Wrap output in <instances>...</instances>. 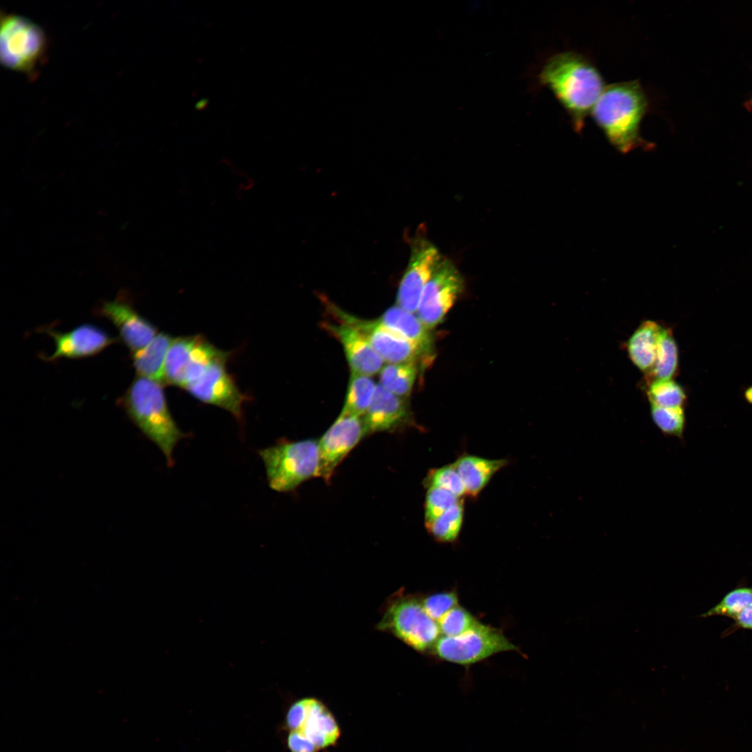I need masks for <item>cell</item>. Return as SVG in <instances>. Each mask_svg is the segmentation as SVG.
<instances>
[{
    "instance_id": "1",
    "label": "cell",
    "mask_w": 752,
    "mask_h": 752,
    "mask_svg": "<svg viewBox=\"0 0 752 752\" xmlns=\"http://www.w3.org/2000/svg\"><path fill=\"white\" fill-rule=\"evenodd\" d=\"M540 80L567 111L577 132L583 128L606 86L597 68L574 52L551 56L542 70Z\"/></svg>"
},
{
    "instance_id": "2",
    "label": "cell",
    "mask_w": 752,
    "mask_h": 752,
    "mask_svg": "<svg viewBox=\"0 0 752 752\" xmlns=\"http://www.w3.org/2000/svg\"><path fill=\"white\" fill-rule=\"evenodd\" d=\"M648 99L637 80L606 86L591 116L609 143L619 152L627 153L653 145L641 137V121L648 111Z\"/></svg>"
},
{
    "instance_id": "3",
    "label": "cell",
    "mask_w": 752,
    "mask_h": 752,
    "mask_svg": "<svg viewBox=\"0 0 752 752\" xmlns=\"http://www.w3.org/2000/svg\"><path fill=\"white\" fill-rule=\"evenodd\" d=\"M129 418L164 455L169 467L174 465L177 444L189 437L177 425L166 404L161 384L139 377L120 401Z\"/></svg>"
},
{
    "instance_id": "4",
    "label": "cell",
    "mask_w": 752,
    "mask_h": 752,
    "mask_svg": "<svg viewBox=\"0 0 752 752\" xmlns=\"http://www.w3.org/2000/svg\"><path fill=\"white\" fill-rule=\"evenodd\" d=\"M258 453L264 463L268 485L274 491L292 492L308 479L317 477L318 440L280 439Z\"/></svg>"
},
{
    "instance_id": "5",
    "label": "cell",
    "mask_w": 752,
    "mask_h": 752,
    "mask_svg": "<svg viewBox=\"0 0 752 752\" xmlns=\"http://www.w3.org/2000/svg\"><path fill=\"white\" fill-rule=\"evenodd\" d=\"M47 46L46 36L38 25L17 15H1L0 58L6 68L34 74L44 61Z\"/></svg>"
},
{
    "instance_id": "6",
    "label": "cell",
    "mask_w": 752,
    "mask_h": 752,
    "mask_svg": "<svg viewBox=\"0 0 752 752\" xmlns=\"http://www.w3.org/2000/svg\"><path fill=\"white\" fill-rule=\"evenodd\" d=\"M377 627L391 632L415 650L432 652L441 636L438 623L426 612L421 600L405 596L386 609Z\"/></svg>"
},
{
    "instance_id": "7",
    "label": "cell",
    "mask_w": 752,
    "mask_h": 752,
    "mask_svg": "<svg viewBox=\"0 0 752 752\" xmlns=\"http://www.w3.org/2000/svg\"><path fill=\"white\" fill-rule=\"evenodd\" d=\"M507 651L519 652L500 629L478 621L458 636H441L432 653L441 660L469 666Z\"/></svg>"
},
{
    "instance_id": "8",
    "label": "cell",
    "mask_w": 752,
    "mask_h": 752,
    "mask_svg": "<svg viewBox=\"0 0 752 752\" xmlns=\"http://www.w3.org/2000/svg\"><path fill=\"white\" fill-rule=\"evenodd\" d=\"M228 352L219 350L201 336L173 340L164 370V382L185 387L212 363L227 361Z\"/></svg>"
},
{
    "instance_id": "9",
    "label": "cell",
    "mask_w": 752,
    "mask_h": 752,
    "mask_svg": "<svg viewBox=\"0 0 752 752\" xmlns=\"http://www.w3.org/2000/svg\"><path fill=\"white\" fill-rule=\"evenodd\" d=\"M328 303L329 311L338 322L357 331L384 361L389 363L416 362L426 350L384 325L379 320H367L353 316Z\"/></svg>"
},
{
    "instance_id": "10",
    "label": "cell",
    "mask_w": 752,
    "mask_h": 752,
    "mask_svg": "<svg viewBox=\"0 0 752 752\" xmlns=\"http://www.w3.org/2000/svg\"><path fill=\"white\" fill-rule=\"evenodd\" d=\"M463 288L464 281L457 267L443 258L423 290L416 311L428 330L441 322Z\"/></svg>"
},
{
    "instance_id": "11",
    "label": "cell",
    "mask_w": 752,
    "mask_h": 752,
    "mask_svg": "<svg viewBox=\"0 0 752 752\" xmlns=\"http://www.w3.org/2000/svg\"><path fill=\"white\" fill-rule=\"evenodd\" d=\"M365 436L361 417L340 413L318 440L317 477L329 483L336 467Z\"/></svg>"
},
{
    "instance_id": "12",
    "label": "cell",
    "mask_w": 752,
    "mask_h": 752,
    "mask_svg": "<svg viewBox=\"0 0 752 752\" xmlns=\"http://www.w3.org/2000/svg\"><path fill=\"white\" fill-rule=\"evenodd\" d=\"M285 723L290 730L301 733L319 750L334 746L340 735L334 716L315 698L294 703L287 712Z\"/></svg>"
},
{
    "instance_id": "13",
    "label": "cell",
    "mask_w": 752,
    "mask_h": 752,
    "mask_svg": "<svg viewBox=\"0 0 752 752\" xmlns=\"http://www.w3.org/2000/svg\"><path fill=\"white\" fill-rule=\"evenodd\" d=\"M442 258L438 249L428 240L419 237L414 240L398 288V306L413 313L417 311L423 290Z\"/></svg>"
},
{
    "instance_id": "14",
    "label": "cell",
    "mask_w": 752,
    "mask_h": 752,
    "mask_svg": "<svg viewBox=\"0 0 752 752\" xmlns=\"http://www.w3.org/2000/svg\"><path fill=\"white\" fill-rule=\"evenodd\" d=\"M226 361L212 363L200 377L185 388L198 400L228 411L242 423V406L246 397L227 372L225 367Z\"/></svg>"
},
{
    "instance_id": "15",
    "label": "cell",
    "mask_w": 752,
    "mask_h": 752,
    "mask_svg": "<svg viewBox=\"0 0 752 752\" xmlns=\"http://www.w3.org/2000/svg\"><path fill=\"white\" fill-rule=\"evenodd\" d=\"M361 418L366 435L395 431L413 423L406 399L393 394L381 384L376 386L372 402Z\"/></svg>"
},
{
    "instance_id": "16",
    "label": "cell",
    "mask_w": 752,
    "mask_h": 752,
    "mask_svg": "<svg viewBox=\"0 0 752 752\" xmlns=\"http://www.w3.org/2000/svg\"><path fill=\"white\" fill-rule=\"evenodd\" d=\"M54 339L56 350L49 356H43L47 361L60 358H80L99 353L107 346L116 342L102 329L90 324L80 325L70 331L61 332L51 329H45Z\"/></svg>"
},
{
    "instance_id": "17",
    "label": "cell",
    "mask_w": 752,
    "mask_h": 752,
    "mask_svg": "<svg viewBox=\"0 0 752 752\" xmlns=\"http://www.w3.org/2000/svg\"><path fill=\"white\" fill-rule=\"evenodd\" d=\"M99 313L115 324L132 353L145 347L157 334L156 328L123 297L103 303Z\"/></svg>"
},
{
    "instance_id": "18",
    "label": "cell",
    "mask_w": 752,
    "mask_h": 752,
    "mask_svg": "<svg viewBox=\"0 0 752 752\" xmlns=\"http://www.w3.org/2000/svg\"><path fill=\"white\" fill-rule=\"evenodd\" d=\"M323 327L343 345L352 373L372 376L381 371L384 360L357 331L339 322H324Z\"/></svg>"
},
{
    "instance_id": "19",
    "label": "cell",
    "mask_w": 752,
    "mask_h": 752,
    "mask_svg": "<svg viewBox=\"0 0 752 752\" xmlns=\"http://www.w3.org/2000/svg\"><path fill=\"white\" fill-rule=\"evenodd\" d=\"M663 327L653 320H645L630 336L627 352L631 361L648 377L655 365L660 334Z\"/></svg>"
},
{
    "instance_id": "20",
    "label": "cell",
    "mask_w": 752,
    "mask_h": 752,
    "mask_svg": "<svg viewBox=\"0 0 752 752\" xmlns=\"http://www.w3.org/2000/svg\"><path fill=\"white\" fill-rule=\"evenodd\" d=\"M508 462L506 459L491 460L467 454L458 457L453 464L463 482L466 494L476 497Z\"/></svg>"
},
{
    "instance_id": "21",
    "label": "cell",
    "mask_w": 752,
    "mask_h": 752,
    "mask_svg": "<svg viewBox=\"0 0 752 752\" xmlns=\"http://www.w3.org/2000/svg\"><path fill=\"white\" fill-rule=\"evenodd\" d=\"M173 340L169 335L159 333L145 347L132 353L133 365L139 377L160 384L164 382L165 361Z\"/></svg>"
},
{
    "instance_id": "22",
    "label": "cell",
    "mask_w": 752,
    "mask_h": 752,
    "mask_svg": "<svg viewBox=\"0 0 752 752\" xmlns=\"http://www.w3.org/2000/svg\"><path fill=\"white\" fill-rule=\"evenodd\" d=\"M379 320L386 327L428 350L431 343L430 330L413 313L396 305L389 308Z\"/></svg>"
},
{
    "instance_id": "23",
    "label": "cell",
    "mask_w": 752,
    "mask_h": 752,
    "mask_svg": "<svg viewBox=\"0 0 752 752\" xmlns=\"http://www.w3.org/2000/svg\"><path fill=\"white\" fill-rule=\"evenodd\" d=\"M380 384L393 394L406 399L418 374L416 362L389 363L379 372Z\"/></svg>"
},
{
    "instance_id": "24",
    "label": "cell",
    "mask_w": 752,
    "mask_h": 752,
    "mask_svg": "<svg viewBox=\"0 0 752 752\" xmlns=\"http://www.w3.org/2000/svg\"><path fill=\"white\" fill-rule=\"evenodd\" d=\"M678 363V350L672 331L662 328L653 369L647 377L648 383L654 380L672 379Z\"/></svg>"
},
{
    "instance_id": "25",
    "label": "cell",
    "mask_w": 752,
    "mask_h": 752,
    "mask_svg": "<svg viewBox=\"0 0 752 752\" xmlns=\"http://www.w3.org/2000/svg\"><path fill=\"white\" fill-rule=\"evenodd\" d=\"M376 386L370 376L352 373L341 413L362 417L372 402Z\"/></svg>"
},
{
    "instance_id": "26",
    "label": "cell",
    "mask_w": 752,
    "mask_h": 752,
    "mask_svg": "<svg viewBox=\"0 0 752 752\" xmlns=\"http://www.w3.org/2000/svg\"><path fill=\"white\" fill-rule=\"evenodd\" d=\"M464 519V502L460 500L439 517L425 524L429 533L439 542H455L462 529Z\"/></svg>"
},
{
    "instance_id": "27",
    "label": "cell",
    "mask_w": 752,
    "mask_h": 752,
    "mask_svg": "<svg viewBox=\"0 0 752 752\" xmlns=\"http://www.w3.org/2000/svg\"><path fill=\"white\" fill-rule=\"evenodd\" d=\"M646 393L650 404L660 407H682L686 399L682 387L672 379L648 382Z\"/></svg>"
},
{
    "instance_id": "28",
    "label": "cell",
    "mask_w": 752,
    "mask_h": 752,
    "mask_svg": "<svg viewBox=\"0 0 752 752\" xmlns=\"http://www.w3.org/2000/svg\"><path fill=\"white\" fill-rule=\"evenodd\" d=\"M751 603L752 587H739L728 592L718 604L700 615V617L721 616L734 620Z\"/></svg>"
},
{
    "instance_id": "29",
    "label": "cell",
    "mask_w": 752,
    "mask_h": 752,
    "mask_svg": "<svg viewBox=\"0 0 752 752\" xmlns=\"http://www.w3.org/2000/svg\"><path fill=\"white\" fill-rule=\"evenodd\" d=\"M650 414L652 421L664 434L677 437L682 436L685 425V416L682 407H666L650 405Z\"/></svg>"
},
{
    "instance_id": "30",
    "label": "cell",
    "mask_w": 752,
    "mask_h": 752,
    "mask_svg": "<svg viewBox=\"0 0 752 752\" xmlns=\"http://www.w3.org/2000/svg\"><path fill=\"white\" fill-rule=\"evenodd\" d=\"M424 483L427 487L443 489L460 499L466 494L463 482L453 464L431 469Z\"/></svg>"
},
{
    "instance_id": "31",
    "label": "cell",
    "mask_w": 752,
    "mask_h": 752,
    "mask_svg": "<svg viewBox=\"0 0 752 752\" xmlns=\"http://www.w3.org/2000/svg\"><path fill=\"white\" fill-rule=\"evenodd\" d=\"M478 620L459 604L448 611L439 621L441 636H456L471 628Z\"/></svg>"
},
{
    "instance_id": "32",
    "label": "cell",
    "mask_w": 752,
    "mask_h": 752,
    "mask_svg": "<svg viewBox=\"0 0 752 752\" xmlns=\"http://www.w3.org/2000/svg\"><path fill=\"white\" fill-rule=\"evenodd\" d=\"M460 500L462 499L443 489L428 487L424 504L425 524L433 521Z\"/></svg>"
},
{
    "instance_id": "33",
    "label": "cell",
    "mask_w": 752,
    "mask_h": 752,
    "mask_svg": "<svg viewBox=\"0 0 752 752\" xmlns=\"http://www.w3.org/2000/svg\"><path fill=\"white\" fill-rule=\"evenodd\" d=\"M421 600L428 614L437 622L448 611L459 604L456 590L432 593Z\"/></svg>"
},
{
    "instance_id": "34",
    "label": "cell",
    "mask_w": 752,
    "mask_h": 752,
    "mask_svg": "<svg viewBox=\"0 0 752 752\" xmlns=\"http://www.w3.org/2000/svg\"><path fill=\"white\" fill-rule=\"evenodd\" d=\"M291 752H318L320 750L301 733L290 730L287 739Z\"/></svg>"
},
{
    "instance_id": "35",
    "label": "cell",
    "mask_w": 752,
    "mask_h": 752,
    "mask_svg": "<svg viewBox=\"0 0 752 752\" xmlns=\"http://www.w3.org/2000/svg\"><path fill=\"white\" fill-rule=\"evenodd\" d=\"M734 620V624L726 630L727 634L738 629L752 630V603L739 613Z\"/></svg>"
},
{
    "instance_id": "36",
    "label": "cell",
    "mask_w": 752,
    "mask_h": 752,
    "mask_svg": "<svg viewBox=\"0 0 752 752\" xmlns=\"http://www.w3.org/2000/svg\"><path fill=\"white\" fill-rule=\"evenodd\" d=\"M746 398L749 402L752 403V388L747 391Z\"/></svg>"
}]
</instances>
